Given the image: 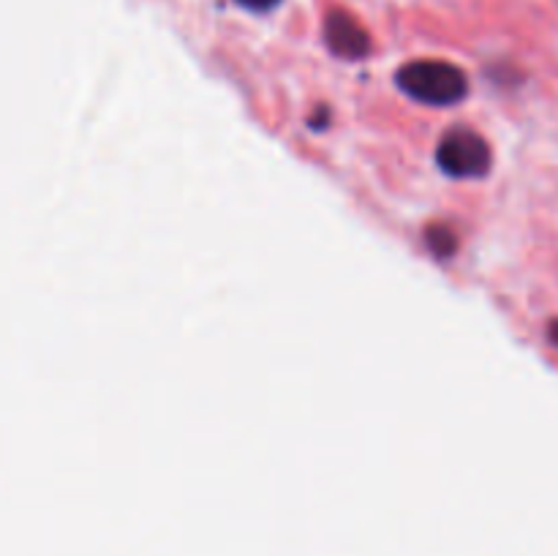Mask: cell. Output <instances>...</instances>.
<instances>
[{
  "label": "cell",
  "instance_id": "cell-6",
  "mask_svg": "<svg viewBox=\"0 0 558 556\" xmlns=\"http://www.w3.org/2000/svg\"><path fill=\"white\" fill-rule=\"evenodd\" d=\"M325 114H330L327 112V109H319V114H314V118H311V125H314V129H325Z\"/></svg>",
  "mask_w": 558,
  "mask_h": 556
},
{
  "label": "cell",
  "instance_id": "cell-4",
  "mask_svg": "<svg viewBox=\"0 0 558 556\" xmlns=\"http://www.w3.org/2000/svg\"><path fill=\"white\" fill-rule=\"evenodd\" d=\"M425 243H428L430 254L439 256V259H450L458 249L456 232L445 227V223H434V227L425 229Z\"/></svg>",
  "mask_w": 558,
  "mask_h": 556
},
{
  "label": "cell",
  "instance_id": "cell-2",
  "mask_svg": "<svg viewBox=\"0 0 558 556\" xmlns=\"http://www.w3.org/2000/svg\"><path fill=\"white\" fill-rule=\"evenodd\" d=\"M436 161L450 178L474 180L485 178L490 169V147L477 131L472 129H452L447 131L445 140L436 147Z\"/></svg>",
  "mask_w": 558,
  "mask_h": 556
},
{
  "label": "cell",
  "instance_id": "cell-5",
  "mask_svg": "<svg viewBox=\"0 0 558 556\" xmlns=\"http://www.w3.org/2000/svg\"><path fill=\"white\" fill-rule=\"evenodd\" d=\"M238 3L248 11H270V9H276L281 0H238Z\"/></svg>",
  "mask_w": 558,
  "mask_h": 556
},
{
  "label": "cell",
  "instance_id": "cell-1",
  "mask_svg": "<svg viewBox=\"0 0 558 556\" xmlns=\"http://www.w3.org/2000/svg\"><path fill=\"white\" fill-rule=\"evenodd\" d=\"M396 82L409 98L430 107H452L469 93L466 71L447 60H412L398 69Z\"/></svg>",
  "mask_w": 558,
  "mask_h": 556
},
{
  "label": "cell",
  "instance_id": "cell-7",
  "mask_svg": "<svg viewBox=\"0 0 558 556\" xmlns=\"http://www.w3.org/2000/svg\"><path fill=\"white\" fill-rule=\"evenodd\" d=\"M548 338H550V343H556L558 347V319H554V325L548 327Z\"/></svg>",
  "mask_w": 558,
  "mask_h": 556
},
{
  "label": "cell",
  "instance_id": "cell-3",
  "mask_svg": "<svg viewBox=\"0 0 558 556\" xmlns=\"http://www.w3.org/2000/svg\"><path fill=\"white\" fill-rule=\"evenodd\" d=\"M325 41L332 55L347 60H360L371 52V36L354 14L343 9H332L325 16Z\"/></svg>",
  "mask_w": 558,
  "mask_h": 556
}]
</instances>
